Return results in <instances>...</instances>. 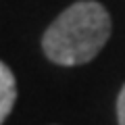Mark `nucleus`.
Masks as SVG:
<instances>
[{"label": "nucleus", "instance_id": "obj_3", "mask_svg": "<svg viewBox=\"0 0 125 125\" xmlns=\"http://www.w3.org/2000/svg\"><path fill=\"white\" fill-rule=\"evenodd\" d=\"M117 119H119V125H125V85L121 88L117 98Z\"/></svg>", "mask_w": 125, "mask_h": 125}, {"label": "nucleus", "instance_id": "obj_2", "mask_svg": "<svg viewBox=\"0 0 125 125\" xmlns=\"http://www.w3.org/2000/svg\"><path fill=\"white\" fill-rule=\"evenodd\" d=\"M15 100H17V79L9 69V65L0 61V125L10 115Z\"/></svg>", "mask_w": 125, "mask_h": 125}, {"label": "nucleus", "instance_id": "obj_1", "mask_svg": "<svg viewBox=\"0 0 125 125\" xmlns=\"http://www.w3.org/2000/svg\"><path fill=\"white\" fill-rule=\"evenodd\" d=\"M111 15L96 0H79L65 9L42 36L48 61L75 67L96 58L111 38Z\"/></svg>", "mask_w": 125, "mask_h": 125}]
</instances>
